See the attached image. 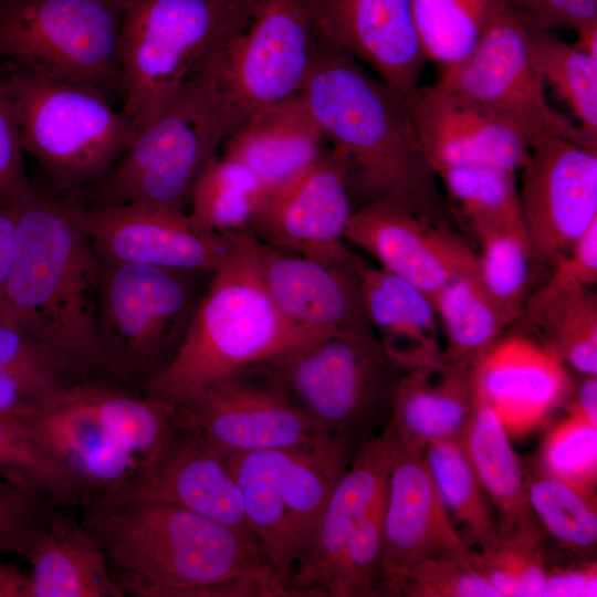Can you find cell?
I'll return each mask as SVG.
<instances>
[{
  "label": "cell",
  "mask_w": 597,
  "mask_h": 597,
  "mask_svg": "<svg viewBox=\"0 0 597 597\" xmlns=\"http://www.w3.org/2000/svg\"><path fill=\"white\" fill-rule=\"evenodd\" d=\"M597 595V567L591 559H582L575 566L548 564L542 596L573 597Z\"/></svg>",
  "instance_id": "51"
},
{
  "label": "cell",
  "mask_w": 597,
  "mask_h": 597,
  "mask_svg": "<svg viewBox=\"0 0 597 597\" xmlns=\"http://www.w3.org/2000/svg\"><path fill=\"white\" fill-rule=\"evenodd\" d=\"M298 95L347 159L353 187L368 201L396 199L448 224L438 177L417 143L402 97L321 34Z\"/></svg>",
  "instance_id": "2"
},
{
  "label": "cell",
  "mask_w": 597,
  "mask_h": 597,
  "mask_svg": "<svg viewBox=\"0 0 597 597\" xmlns=\"http://www.w3.org/2000/svg\"><path fill=\"white\" fill-rule=\"evenodd\" d=\"M25 559L31 597H123L98 543L71 511L54 506Z\"/></svg>",
  "instance_id": "28"
},
{
  "label": "cell",
  "mask_w": 597,
  "mask_h": 597,
  "mask_svg": "<svg viewBox=\"0 0 597 597\" xmlns=\"http://www.w3.org/2000/svg\"><path fill=\"white\" fill-rule=\"evenodd\" d=\"M472 365L443 359L408 369L385 426L390 434L420 450L436 440L459 438L475 402Z\"/></svg>",
  "instance_id": "27"
},
{
  "label": "cell",
  "mask_w": 597,
  "mask_h": 597,
  "mask_svg": "<svg viewBox=\"0 0 597 597\" xmlns=\"http://www.w3.org/2000/svg\"><path fill=\"white\" fill-rule=\"evenodd\" d=\"M452 211L474 235L526 230L516 172L494 167H454L438 171Z\"/></svg>",
  "instance_id": "35"
},
{
  "label": "cell",
  "mask_w": 597,
  "mask_h": 597,
  "mask_svg": "<svg viewBox=\"0 0 597 597\" xmlns=\"http://www.w3.org/2000/svg\"><path fill=\"white\" fill-rule=\"evenodd\" d=\"M507 6V0H411L427 60L443 69L465 59Z\"/></svg>",
  "instance_id": "38"
},
{
  "label": "cell",
  "mask_w": 597,
  "mask_h": 597,
  "mask_svg": "<svg viewBox=\"0 0 597 597\" xmlns=\"http://www.w3.org/2000/svg\"><path fill=\"white\" fill-rule=\"evenodd\" d=\"M177 420L226 457L332 440L261 365L212 385Z\"/></svg>",
  "instance_id": "14"
},
{
  "label": "cell",
  "mask_w": 597,
  "mask_h": 597,
  "mask_svg": "<svg viewBox=\"0 0 597 597\" xmlns=\"http://www.w3.org/2000/svg\"><path fill=\"white\" fill-rule=\"evenodd\" d=\"M459 440L481 486L500 514L501 534L543 546L545 532L531 509L511 438L486 402L475 397Z\"/></svg>",
  "instance_id": "31"
},
{
  "label": "cell",
  "mask_w": 597,
  "mask_h": 597,
  "mask_svg": "<svg viewBox=\"0 0 597 597\" xmlns=\"http://www.w3.org/2000/svg\"><path fill=\"white\" fill-rule=\"evenodd\" d=\"M130 1H133V0H122L124 7H125L128 2H130Z\"/></svg>",
  "instance_id": "56"
},
{
  "label": "cell",
  "mask_w": 597,
  "mask_h": 597,
  "mask_svg": "<svg viewBox=\"0 0 597 597\" xmlns=\"http://www.w3.org/2000/svg\"><path fill=\"white\" fill-rule=\"evenodd\" d=\"M234 241L172 357L143 388L144 395L176 411L222 379L311 342L271 301L252 254L250 230L234 232Z\"/></svg>",
  "instance_id": "4"
},
{
  "label": "cell",
  "mask_w": 597,
  "mask_h": 597,
  "mask_svg": "<svg viewBox=\"0 0 597 597\" xmlns=\"http://www.w3.org/2000/svg\"><path fill=\"white\" fill-rule=\"evenodd\" d=\"M390 439L379 596H396L405 573L423 559H457L473 565L475 555L460 536L439 495L426 462V450L402 444L391 434Z\"/></svg>",
  "instance_id": "17"
},
{
  "label": "cell",
  "mask_w": 597,
  "mask_h": 597,
  "mask_svg": "<svg viewBox=\"0 0 597 597\" xmlns=\"http://www.w3.org/2000/svg\"><path fill=\"white\" fill-rule=\"evenodd\" d=\"M265 195L259 179L245 166L218 156L197 184L188 216L205 231L239 232L249 229Z\"/></svg>",
  "instance_id": "40"
},
{
  "label": "cell",
  "mask_w": 597,
  "mask_h": 597,
  "mask_svg": "<svg viewBox=\"0 0 597 597\" xmlns=\"http://www.w3.org/2000/svg\"><path fill=\"white\" fill-rule=\"evenodd\" d=\"M69 408L147 463L177 426V412L147 397L92 379L75 384L63 399Z\"/></svg>",
  "instance_id": "32"
},
{
  "label": "cell",
  "mask_w": 597,
  "mask_h": 597,
  "mask_svg": "<svg viewBox=\"0 0 597 597\" xmlns=\"http://www.w3.org/2000/svg\"><path fill=\"white\" fill-rule=\"evenodd\" d=\"M548 564L543 546L503 534L492 545L475 552L473 559L474 568L500 597H542Z\"/></svg>",
  "instance_id": "45"
},
{
  "label": "cell",
  "mask_w": 597,
  "mask_h": 597,
  "mask_svg": "<svg viewBox=\"0 0 597 597\" xmlns=\"http://www.w3.org/2000/svg\"><path fill=\"white\" fill-rule=\"evenodd\" d=\"M71 206L102 262L212 274L235 245L234 232L199 229L186 211L144 203Z\"/></svg>",
  "instance_id": "16"
},
{
  "label": "cell",
  "mask_w": 597,
  "mask_h": 597,
  "mask_svg": "<svg viewBox=\"0 0 597 597\" xmlns=\"http://www.w3.org/2000/svg\"><path fill=\"white\" fill-rule=\"evenodd\" d=\"M17 250L8 317L44 345L77 380L100 370L96 348L101 260L71 203L33 187L14 205Z\"/></svg>",
  "instance_id": "3"
},
{
  "label": "cell",
  "mask_w": 597,
  "mask_h": 597,
  "mask_svg": "<svg viewBox=\"0 0 597 597\" xmlns=\"http://www.w3.org/2000/svg\"><path fill=\"white\" fill-rule=\"evenodd\" d=\"M332 440L355 453L388 422L408 370L374 333L324 336L261 364Z\"/></svg>",
  "instance_id": "6"
},
{
  "label": "cell",
  "mask_w": 597,
  "mask_h": 597,
  "mask_svg": "<svg viewBox=\"0 0 597 597\" xmlns=\"http://www.w3.org/2000/svg\"><path fill=\"white\" fill-rule=\"evenodd\" d=\"M474 395L511 439H522L564 405L573 383L559 356L532 334L504 332L472 365Z\"/></svg>",
  "instance_id": "22"
},
{
  "label": "cell",
  "mask_w": 597,
  "mask_h": 597,
  "mask_svg": "<svg viewBox=\"0 0 597 597\" xmlns=\"http://www.w3.org/2000/svg\"><path fill=\"white\" fill-rule=\"evenodd\" d=\"M434 85L501 116L531 145L561 137L597 150V143L548 104L528 32L509 6L465 59L441 69Z\"/></svg>",
  "instance_id": "13"
},
{
  "label": "cell",
  "mask_w": 597,
  "mask_h": 597,
  "mask_svg": "<svg viewBox=\"0 0 597 597\" xmlns=\"http://www.w3.org/2000/svg\"><path fill=\"white\" fill-rule=\"evenodd\" d=\"M425 458L453 524H460L480 549L492 545L501 534L500 524L459 438L430 442Z\"/></svg>",
  "instance_id": "39"
},
{
  "label": "cell",
  "mask_w": 597,
  "mask_h": 597,
  "mask_svg": "<svg viewBox=\"0 0 597 597\" xmlns=\"http://www.w3.org/2000/svg\"><path fill=\"white\" fill-rule=\"evenodd\" d=\"M516 329L537 337L572 369L597 375V295L593 287L545 282L530 293Z\"/></svg>",
  "instance_id": "33"
},
{
  "label": "cell",
  "mask_w": 597,
  "mask_h": 597,
  "mask_svg": "<svg viewBox=\"0 0 597 597\" xmlns=\"http://www.w3.org/2000/svg\"><path fill=\"white\" fill-rule=\"evenodd\" d=\"M318 39L313 0L238 1L198 72L229 135L300 93Z\"/></svg>",
  "instance_id": "5"
},
{
  "label": "cell",
  "mask_w": 597,
  "mask_h": 597,
  "mask_svg": "<svg viewBox=\"0 0 597 597\" xmlns=\"http://www.w3.org/2000/svg\"><path fill=\"white\" fill-rule=\"evenodd\" d=\"M239 0H133L118 41L122 109L138 129L197 75Z\"/></svg>",
  "instance_id": "9"
},
{
  "label": "cell",
  "mask_w": 597,
  "mask_h": 597,
  "mask_svg": "<svg viewBox=\"0 0 597 597\" xmlns=\"http://www.w3.org/2000/svg\"><path fill=\"white\" fill-rule=\"evenodd\" d=\"M541 467L543 472L596 496L597 425L567 410L544 439Z\"/></svg>",
  "instance_id": "44"
},
{
  "label": "cell",
  "mask_w": 597,
  "mask_h": 597,
  "mask_svg": "<svg viewBox=\"0 0 597 597\" xmlns=\"http://www.w3.org/2000/svg\"><path fill=\"white\" fill-rule=\"evenodd\" d=\"M573 45L589 57L597 60V23L579 29Z\"/></svg>",
  "instance_id": "55"
},
{
  "label": "cell",
  "mask_w": 597,
  "mask_h": 597,
  "mask_svg": "<svg viewBox=\"0 0 597 597\" xmlns=\"http://www.w3.org/2000/svg\"><path fill=\"white\" fill-rule=\"evenodd\" d=\"M344 237L431 300L455 277L476 273L478 253L449 224L396 199H375L354 210Z\"/></svg>",
  "instance_id": "19"
},
{
  "label": "cell",
  "mask_w": 597,
  "mask_h": 597,
  "mask_svg": "<svg viewBox=\"0 0 597 597\" xmlns=\"http://www.w3.org/2000/svg\"><path fill=\"white\" fill-rule=\"evenodd\" d=\"M384 502L385 494L354 531L328 597L379 596Z\"/></svg>",
  "instance_id": "46"
},
{
  "label": "cell",
  "mask_w": 597,
  "mask_h": 597,
  "mask_svg": "<svg viewBox=\"0 0 597 597\" xmlns=\"http://www.w3.org/2000/svg\"><path fill=\"white\" fill-rule=\"evenodd\" d=\"M322 36L357 61L400 97L419 85L427 57L411 0H313Z\"/></svg>",
  "instance_id": "24"
},
{
  "label": "cell",
  "mask_w": 597,
  "mask_h": 597,
  "mask_svg": "<svg viewBox=\"0 0 597 597\" xmlns=\"http://www.w3.org/2000/svg\"><path fill=\"white\" fill-rule=\"evenodd\" d=\"M261 281L282 317L308 341L347 333H373L363 304L362 259L332 263L283 251L250 231Z\"/></svg>",
  "instance_id": "20"
},
{
  "label": "cell",
  "mask_w": 597,
  "mask_h": 597,
  "mask_svg": "<svg viewBox=\"0 0 597 597\" xmlns=\"http://www.w3.org/2000/svg\"><path fill=\"white\" fill-rule=\"evenodd\" d=\"M567 410L573 411L589 422L597 425V378L585 376L575 389V397L567 402Z\"/></svg>",
  "instance_id": "53"
},
{
  "label": "cell",
  "mask_w": 597,
  "mask_h": 597,
  "mask_svg": "<svg viewBox=\"0 0 597 597\" xmlns=\"http://www.w3.org/2000/svg\"><path fill=\"white\" fill-rule=\"evenodd\" d=\"M432 303L444 333L447 362L473 364L509 328L476 273L449 282Z\"/></svg>",
  "instance_id": "37"
},
{
  "label": "cell",
  "mask_w": 597,
  "mask_h": 597,
  "mask_svg": "<svg viewBox=\"0 0 597 597\" xmlns=\"http://www.w3.org/2000/svg\"><path fill=\"white\" fill-rule=\"evenodd\" d=\"M355 453L334 440L227 457L247 525L286 587ZM294 597V595H293Z\"/></svg>",
  "instance_id": "8"
},
{
  "label": "cell",
  "mask_w": 597,
  "mask_h": 597,
  "mask_svg": "<svg viewBox=\"0 0 597 597\" xmlns=\"http://www.w3.org/2000/svg\"><path fill=\"white\" fill-rule=\"evenodd\" d=\"M396 596L500 597L473 565L444 558L415 564L400 579Z\"/></svg>",
  "instance_id": "47"
},
{
  "label": "cell",
  "mask_w": 597,
  "mask_h": 597,
  "mask_svg": "<svg viewBox=\"0 0 597 597\" xmlns=\"http://www.w3.org/2000/svg\"><path fill=\"white\" fill-rule=\"evenodd\" d=\"M17 114L0 63V203L12 206L31 189Z\"/></svg>",
  "instance_id": "49"
},
{
  "label": "cell",
  "mask_w": 597,
  "mask_h": 597,
  "mask_svg": "<svg viewBox=\"0 0 597 597\" xmlns=\"http://www.w3.org/2000/svg\"><path fill=\"white\" fill-rule=\"evenodd\" d=\"M17 250V220L12 206L0 203V317H8L6 293Z\"/></svg>",
  "instance_id": "52"
},
{
  "label": "cell",
  "mask_w": 597,
  "mask_h": 597,
  "mask_svg": "<svg viewBox=\"0 0 597 597\" xmlns=\"http://www.w3.org/2000/svg\"><path fill=\"white\" fill-rule=\"evenodd\" d=\"M390 455L391 439L384 428L352 460L287 579L295 597H328L354 531L386 492Z\"/></svg>",
  "instance_id": "25"
},
{
  "label": "cell",
  "mask_w": 597,
  "mask_h": 597,
  "mask_svg": "<svg viewBox=\"0 0 597 597\" xmlns=\"http://www.w3.org/2000/svg\"><path fill=\"white\" fill-rule=\"evenodd\" d=\"M417 143L437 174L454 167H494L514 172L531 143L511 123L478 103L432 85L404 97Z\"/></svg>",
  "instance_id": "21"
},
{
  "label": "cell",
  "mask_w": 597,
  "mask_h": 597,
  "mask_svg": "<svg viewBox=\"0 0 597 597\" xmlns=\"http://www.w3.org/2000/svg\"><path fill=\"white\" fill-rule=\"evenodd\" d=\"M527 32L544 83L566 104L586 136L597 143V60L555 32Z\"/></svg>",
  "instance_id": "41"
},
{
  "label": "cell",
  "mask_w": 597,
  "mask_h": 597,
  "mask_svg": "<svg viewBox=\"0 0 597 597\" xmlns=\"http://www.w3.org/2000/svg\"><path fill=\"white\" fill-rule=\"evenodd\" d=\"M229 135L217 102L196 75L96 184L95 203H144L185 211Z\"/></svg>",
  "instance_id": "11"
},
{
  "label": "cell",
  "mask_w": 597,
  "mask_h": 597,
  "mask_svg": "<svg viewBox=\"0 0 597 597\" xmlns=\"http://www.w3.org/2000/svg\"><path fill=\"white\" fill-rule=\"evenodd\" d=\"M54 506L40 494L0 476V553L25 558Z\"/></svg>",
  "instance_id": "48"
},
{
  "label": "cell",
  "mask_w": 597,
  "mask_h": 597,
  "mask_svg": "<svg viewBox=\"0 0 597 597\" xmlns=\"http://www.w3.org/2000/svg\"><path fill=\"white\" fill-rule=\"evenodd\" d=\"M21 145L54 187L97 184L138 134L134 121L106 94L82 83L48 77L2 61Z\"/></svg>",
  "instance_id": "7"
},
{
  "label": "cell",
  "mask_w": 597,
  "mask_h": 597,
  "mask_svg": "<svg viewBox=\"0 0 597 597\" xmlns=\"http://www.w3.org/2000/svg\"><path fill=\"white\" fill-rule=\"evenodd\" d=\"M325 140L297 94L251 115L222 142L221 156L245 166L268 193L310 166Z\"/></svg>",
  "instance_id": "26"
},
{
  "label": "cell",
  "mask_w": 597,
  "mask_h": 597,
  "mask_svg": "<svg viewBox=\"0 0 597 597\" xmlns=\"http://www.w3.org/2000/svg\"><path fill=\"white\" fill-rule=\"evenodd\" d=\"M135 500L177 505L250 532L227 457L178 420L136 481L119 495L95 504Z\"/></svg>",
  "instance_id": "23"
},
{
  "label": "cell",
  "mask_w": 597,
  "mask_h": 597,
  "mask_svg": "<svg viewBox=\"0 0 597 597\" xmlns=\"http://www.w3.org/2000/svg\"><path fill=\"white\" fill-rule=\"evenodd\" d=\"M0 476L54 505L85 507L88 495L73 472L22 420L0 411Z\"/></svg>",
  "instance_id": "36"
},
{
  "label": "cell",
  "mask_w": 597,
  "mask_h": 597,
  "mask_svg": "<svg viewBox=\"0 0 597 597\" xmlns=\"http://www.w3.org/2000/svg\"><path fill=\"white\" fill-rule=\"evenodd\" d=\"M122 0H0V61L119 91Z\"/></svg>",
  "instance_id": "12"
},
{
  "label": "cell",
  "mask_w": 597,
  "mask_h": 597,
  "mask_svg": "<svg viewBox=\"0 0 597 597\" xmlns=\"http://www.w3.org/2000/svg\"><path fill=\"white\" fill-rule=\"evenodd\" d=\"M517 174L533 255L552 265L597 221V150L561 137L541 139Z\"/></svg>",
  "instance_id": "18"
},
{
  "label": "cell",
  "mask_w": 597,
  "mask_h": 597,
  "mask_svg": "<svg viewBox=\"0 0 597 597\" xmlns=\"http://www.w3.org/2000/svg\"><path fill=\"white\" fill-rule=\"evenodd\" d=\"M0 597H31L30 575L0 561Z\"/></svg>",
  "instance_id": "54"
},
{
  "label": "cell",
  "mask_w": 597,
  "mask_h": 597,
  "mask_svg": "<svg viewBox=\"0 0 597 597\" xmlns=\"http://www.w3.org/2000/svg\"><path fill=\"white\" fill-rule=\"evenodd\" d=\"M77 381L12 320L0 317V411L20 420L57 406Z\"/></svg>",
  "instance_id": "34"
},
{
  "label": "cell",
  "mask_w": 597,
  "mask_h": 597,
  "mask_svg": "<svg viewBox=\"0 0 597 597\" xmlns=\"http://www.w3.org/2000/svg\"><path fill=\"white\" fill-rule=\"evenodd\" d=\"M531 509L541 527L563 548L588 559L596 548V496L542 470L525 482Z\"/></svg>",
  "instance_id": "42"
},
{
  "label": "cell",
  "mask_w": 597,
  "mask_h": 597,
  "mask_svg": "<svg viewBox=\"0 0 597 597\" xmlns=\"http://www.w3.org/2000/svg\"><path fill=\"white\" fill-rule=\"evenodd\" d=\"M83 510L81 520L113 565L124 595L292 597L250 532L157 501Z\"/></svg>",
  "instance_id": "1"
},
{
  "label": "cell",
  "mask_w": 597,
  "mask_h": 597,
  "mask_svg": "<svg viewBox=\"0 0 597 597\" xmlns=\"http://www.w3.org/2000/svg\"><path fill=\"white\" fill-rule=\"evenodd\" d=\"M358 275L369 326L387 354L407 369L443 362L430 296L379 265L362 261Z\"/></svg>",
  "instance_id": "29"
},
{
  "label": "cell",
  "mask_w": 597,
  "mask_h": 597,
  "mask_svg": "<svg viewBox=\"0 0 597 597\" xmlns=\"http://www.w3.org/2000/svg\"><path fill=\"white\" fill-rule=\"evenodd\" d=\"M476 276L509 328L521 317L530 295L534 258L526 230H507L480 240Z\"/></svg>",
  "instance_id": "43"
},
{
  "label": "cell",
  "mask_w": 597,
  "mask_h": 597,
  "mask_svg": "<svg viewBox=\"0 0 597 597\" xmlns=\"http://www.w3.org/2000/svg\"><path fill=\"white\" fill-rule=\"evenodd\" d=\"M23 421L78 479L87 505L123 493L146 464L63 402Z\"/></svg>",
  "instance_id": "30"
},
{
  "label": "cell",
  "mask_w": 597,
  "mask_h": 597,
  "mask_svg": "<svg viewBox=\"0 0 597 597\" xmlns=\"http://www.w3.org/2000/svg\"><path fill=\"white\" fill-rule=\"evenodd\" d=\"M520 22L531 31L579 29L597 23V0H507Z\"/></svg>",
  "instance_id": "50"
},
{
  "label": "cell",
  "mask_w": 597,
  "mask_h": 597,
  "mask_svg": "<svg viewBox=\"0 0 597 597\" xmlns=\"http://www.w3.org/2000/svg\"><path fill=\"white\" fill-rule=\"evenodd\" d=\"M191 273L101 261L96 348L100 370L143 388L176 352L196 308Z\"/></svg>",
  "instance_id": "10"
},
{
  "label": "cell",
  "mask_w": 597,
  "mask_h": 597,
  "mask_svg": "<svg viewBox=\"0 0 597 597\" xmlns=\"http://www.w3.org/2000/svg\"><path fill=\"white\" fill-rule=\"evenodd\" d=\"M352 171L334 147L296 176L268 192L249 226L273 248L308 258L344 263L355 258L345 230L354 210Z\"/></svg>",
  "instance_id": "15"
}]
</instances>
